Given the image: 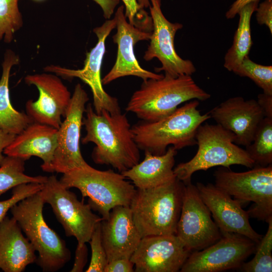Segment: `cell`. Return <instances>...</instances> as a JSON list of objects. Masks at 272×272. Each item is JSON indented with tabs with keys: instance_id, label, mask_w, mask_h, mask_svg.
<instances>
[{
	"instance_id": "23",
	"label": "cell",
	"mask_w": 272,
	"mask_h": 272,
	"mask_svg": "<svg viewBox=\"0 0 272 272\" xmlns=\"http://www.w3.org/2000/svg\"><path fill=\"white\" fill-rule=\"evenodd\" d=\"M177 150L170 146L162 155L145 152V158L130 169L121 173L132 181L137 189H145L160 186L174 180L175 156Z\"/></svg>"
},
{
	"instance_id": "2",
	"label": "cell",
	"mask_w": 272,
	"mask_h": 272,
	"mask_svg": "<svg viewBox=\"0 0 272 272\" xmlns=\"http://www.w3.org/2000/svg\"><path fill=\"white\" fill-rule=\"evenodd\" d=\"M197 100L185 103L169 115L156 121H142L131 126L134 140L140 150L154 155L164 154L169 146L177 151L196 145L198 127L211 118L201 114Z\"/></svg>"
},
{
	"instance_id": "14",
	"label": "cell",
	"mask_w": 272,
	"mask_h": 272,
	"mask_svg": "<svg viewBox=\"0 0 272 272\" xmlns=\"http://www.w3.org/2000/svg\"><path fill=\"white\" fill-rule=\"evenodd\" d=\"M149 7L153 24L150 43L145 52L144 59L150 61L157 58L161 63L156 72L164 71L165 74L176 78L181 75L191 76L196 71L192 62L180 57L174 48L176 32L183 27L179 23H171L163 15L161 0H150Z\"/></svg>"
},
{
	"instance_id": "6",
	"label": "cell",
	"mask_w": 272,
	"mask_h": 272,
	"mask_svg": "<svg viewBox=\"0 0 272 272\" xmlns=\"http://www.w3.org/2000/svg\"><path fill=\"white\" fill-rule=\"evenodd\" d=\"M40 191L21 200L11 209L13 217L38 253L36 263L45 272H55L71 259L65 241L46 223Z\"/></svg>"
},
{
	"instance_id": "33",
	"label": "cell",
	"mask_w": 272,
	"mask_h": 272,
	"mask_svg": "<svg viewBox=\"0 0 272 272\" xmlns=\"http://www.w3.org/2000/svg\"><path fill=\"white\" fill-rule=\"evenodd\" d=\"M124 4L125 16L132 25L152 31L153 24L151 16L142 9L137 0H122Z\"/></svg>"
},
{
	"instance_id": "1",
	"label": "cell",
	"mask_w": 272,
	"mask_h": 272,
	"mask_svg": "<svg viewBox=\"0 0 272 272\" xmlns=\"http://www.w3.org/2000/svg\"><path fill=\"white\" fill-rule=\"evenodd\" d=\"M83 117L86 134L82 143L95 144L92 154L94 162L110 166L120 173L139 163L140 149L125 114L106 110L97 113L89 104Z\"/></svg>"
},
{
	"instance_id": "8",
	"label": "cell",
	"mask_w": 272,
	"mask_h": 272,
	"mask_svg": "<svg viewBox=\"0 0 272 272\" xmlns=\"http://www.w3.org/2000/svg\"><path fill=\"white\" fill-rule=\"evenodd\" d=\"M215 185L236 199L252 201L247 211L249 218L268 222L272 218V165L254 166L243 172L219 168L215 171Z\"/></svg>"
},
{
	"instance_id": "34",
	"label": "cell",
	"mask_w": 272,
	"mask_h": 272,
	"mask_svg": "<svg viewBox=\"0 0 272 272\" xmlns=\"http://www.w3.org/2000/svg\"><path fill=\"white\" fill-rule=\"evenodd\" d=\"M256 18L260 25H265L272 34V0H265L256 9Z\"/></svg>"
},
{
	"instance_id": "30",
	"label": "cell",
	"mask_w": 272,
	"mask_h": 272,
	"mask_svg": "<svg viewBox=\"0 0 272 272\" xmlns=\"http://www.w3.org/2000/svg\"><path fill=\"white\" fill-rule=\"evenodd\" d=\"M240 77L251 79L263 92L272 95V66L263 65L252 61L248 55L233 71Z\"/></svg>"
},
{
	"instance_id": "13",
	"label": "cell",
	"mask_w": 272,
	"mask_h": 272,
	"mask_svg": "<svg viewBox=\"0 0 272 272\" xmlns=\"http://www.w3.org/2000/svg\"><path fill=\"white\" fill-rule=\"evenodd\" d=\"M176 236L191 252L211 245L222 236L195 185L185 184Z\"/></svg>"
},
{
	"instance_id": "15",
	"label": "cell",
	"mask_w": 272,
	"mask_h": 272,
	"mask_svg": "<svg viewBox=\"0 0 272 272\" xmlns=\"http://www.w3.org/2000/svg\"><path fill=\"white\" fill-rule=\"evenodd\" d=\"M124 6H119L115 12L116 32L113 41L117 45L116 59L112 69L101 80L103 85H107L118 78L135 76L143 81L158 79L163 75L158 74L142 68L134 52V46L140 41L150 40L152 32L129 23L125 16Z\"/></svg>"
},
{
	"instance_id": "18",
	"label": "cell",
	"mask_w": 272,
	"mask_h": 272,
	"mask_svg": "<svg viewBox=\"0 0 272 272\" xmlns=\"http://www.w3.org/2000/svg\"><path fill=\"white\" fill-rule=\"evenodd\" d=\"M195 186L221 233H237L246 236L256 244L259 242L263 235L252 228L249 216L242 209L239 200L233 199L215 184L197 182Z\"/></svg>"
},
{
	"instance_id": "9",
	"label": "cell",
	"mask_w": 272,
	"mask_h": 272,
	"mask_svg": "<svg viewBox=\"0 0 272 272\" xmlns=\"http://www.w3.org/2000/svg\"><path fill=\"white\" fill-rule=\"evenodd\" d=\"M40 193L44 203L50 205L66 236L75 237L78 245L89 242L102 217L94 214L89 204L78 200L54 175L47 177Z\"/></svg>"
},
{
	"instance_id": "25",
	"label": "cell",
	"mask_w": 272,
	"mask_h": 272,
	"mask_svg": "<svg viewBox=\"0 0 272 272\" xmlns=\"http://www.w3.org/2000/svg\"><path fill=\"white\" fill-rule=\"evenodd\" d=\"M259 1L252 2L239 12V21L235 32L233 44L224 57V66L232 72L248 55L252 44L250 21L253 13L258 7Z\"/></svg>"
},
{
	"instance_id": "28",
	"label": "cell",
	"mask_w": 272,
	"mask_h": 272,
	"mask_svg": "<svg viewBox=\"0 0 272 272\" xmlns=\"http://www.w3.org/2000/svg\"><path fill=\"white\" fill-rule=\"evenodd\" d=\"M268 229L257 244L254 257L244 262L238 269L245 272L272 271V218L267 222Z\"/></svg>"
},
{
	"instance_id": "38",
	"label": "cell",
	"mask_w": 272,
	"mask_h": 272,
	"mask_svg": "<svg viewBox=\"0 0 272 272\" xmlns=\"http://www.w3.org/2000/svg\"><path fill=\"white\" fill-rule=\"evenodd\" d=\"M102 9L104 17L110 19L120 0H93Z\"/></svg>"
},
{
	"instance_id": "37",
	"label": "cell",
	"mask_w": 272,
	"mask_h": 272,
	"mask_svg": "<svg viewBox=\"0 0 272 272\" xmlns=\"http://www.w3.org/2000/svg\"><path fill=\"white\" fill-rule=\"evenodd\" d=\"M256 101L263 112L264 117L272 118V95L263 92L257 96Z\"/></svg>"
},
{
	"instance_id": "19",
	"label": "cell",
	"mask_w": 272,
	"mask_h": 272,
	"mask_svg": "<svg viewBox=\"0 0 272 272\" xmlns=\"http://www.w3.org/2000/svg\"><path fill=\"white\" fill-rule=\"evenodd\" d=\"M209 112L217 124L234 134L236 145L244 147L251 143L264 117L256 100L239 96L228 99Z\"/></svg>"
},
{
	"instance_id": "16",
	"label": "cell",
	"mask_w": 272,
	"mask_h": 272,
	"mask_svg": "<svg viewBox=\"0 0 272 272\" xmlns=\"http://www.w3.org/2000/svg\"><path fill=\"white\" fill-rule=\"evenodd\" d=\"M192 252L175 234L142 237L130 259L136 272L179 271Z\"/></svg>"
},
{
	"instance_id": "17",
	"label": "cell",
	"mask_w": 272,
	"mask_h": 272,
	"mask_svg": "<svg viewBox=\"0 0 272 272\" xmlns=\"http://www.w3.org/2000/svg\"><path fill=\"white\" fill-rule=\"evenodd\" d=\"M25 81L28 85H35L39 92L36 101L29 100L26 103L27 114L33 122L58 129L72 97L67 87L57 75L50 74L28 75Z\"/></svg>"
},
{
	"instance_id": "12",
	"label": "cell",
	"mask_w": 272,
	"mask_h": 272,
	"mask_svg": "<svg viewBox=\"0 0 272 272\" xmlns=\"http://www.w3.org/2000/svg\"><path fill=\"white\" fill-rule=\"evenodd\" d=\"M257 244L241 234L224 232L215 243L192 252L181 272H220L239 269L255 252Z\"/></svg>"
},
{
	"instance_id": "10",
	"label": "cell",
	"mask_w": 272,
	"mask_h": 272,
	"mask_svg": "<svg viewBox=\"0 0 272 272\" xmlns=\"http://www.w3.org/2000/svg\"><path fill=\"white\" fill-rule=\"evenodd\" d=\"M115 27V21L113 18L107 20L101 26L93 29L98 41L96 45L87 53L82 69L72 70L54 65L44 68L45 72L54 73L64 79L78 78L87 84L91 89L95 111L98 114L103 110L111 113L121 112L117 99L105 91L101 78V65L105 52V41Z\"/></svg>"
},
{
	"instance_id": "24",
	"label": "cell",
	"mask_w": 272,
	"mask_h": 272,
	"mask_svg": "<svg viewBox=\"0 0 272 272\" xmlns=\"http://www.w3.org/2000/svg\"><path fill=\"white\" fill-rule=\"evenodd\" d=\"M19 62L18 56L11 50L6 52L2 63L0 80V127L6 131L17 135L33 120L26 113L16 110L12 105L9 89L10 72L12 66Z\"/></svg>"
},
{
	"instance_id": "11",
	"label": "cell",
	"mask_w": 272,
	"mask_h": 272,
	"mask_svg": "<svg viewBox=\"0 0 272 272\" xmlns=\"http://www.w3.org/2000/svg\"><path fill=\"white\" fill-rule=\"evenodd\" d=\"M88 100L87 93L80 84H77L64 119L58 129L57 147L49 172L64 174L88 165L81 154L80 145L83 116Z\"/></svg>"
},
{
	"instance_id": "32",
	"label": "cell",
	"mask_w": 272,
	"mask_h": 272,
	"mask_svg": "<svg viewBox=\"0 0 272 272\" xmlns=\"http://www.w3.org/2000/svg\"><path fill=\"white\" fill-rule=\"evenodd\" d=\"M44 183H27L19 184L13 188L12 195L9 199L0 201V223L8 211L21 200L40 191Z\"/></svg>"
},
{
	"instance_id": "31",
	"label": "cell",
	"mask_w": 272,
	"mask_h": 272,
	"mask_svg": "<svg viewBox=\"0 0 272 272\" xmlns=\"http://www.w3.org/2000/svg\"><path fill=\"white\" fill-rule=\"evenodd\" d=\"M101 222L96 225L89 241L92 253L90 262L86 272H104L108 263L102 241Z\"/></svg>"
},
{
	"instance_id": "36",
	"label": "cell",
	"mask_w": 272,
	"mask_h": 272,
	"mask_svg": "<svg viewBox=\"0 0 272 272\" xmlns=\"http://www.w3.org/2000/svg\"><path fill=\"white\" fill-rule=\"evenodd\" d=\"M88 259V248L86 243L77 245L75 251V261L71 272H82L84 270Z\"/></svg>"
},
{
	"instance_id": "39",
	"label": "cell",
	"mask_w": 272,
	"mask_h": 272,
	"mask_svg": "<svg viewBox=\"0 0 272 272\" xmlns=\"http://www.w3.org/2000/svg\"><path fill=\"white\" fill-rule=\"evenodd\" d=\"M259 0H236L231 5L226 13V17L228 19L234 18L238 14L240 10L247 4Z\"/></svg>"
},
{
	"instance_id": "35",
	"label": "cell",
	"mask_w": 272,
	"mask_h": 272,
	"mask_svg": "<svg viewBox=\"0 0 272 272\" xmlns=\"http://www.w3.org/2000/svg\"><path fill=\"white\" fill-rule=\"evenodd\" d=\"M133 267L130 259L118 258L108 262L104 272H133Z\"/></svg>"
},
{
	"instance_id": "42",
	"label": "cell",
	"mask_w": 272,
	"mask_h": 272,
	"mask_svg": "<svg viewBox=\"0 0 272 272\" xmlns=\"http://www.w3.org/2000/svg\"><path fill=\"white\" fill-rule=\"evenodd\" d=\"M34 1H43V0H34Z\"/></svg>"
},
{
	"instance_id": "27",
	"label": "cell",
	"mask_w": 272,
	"mask_h": 272,
	"mask_svg": "<svg viewBox=\"0 0 272 272\" xmlns=\"http://www.w3.org/2000/svg\"><path fill=\"white\" fill-rule=\"evenodd\" d=\"M246 148L254 166L265 167L272 164V118L264 117L252 142Z\"/></svg>"
},
{
	"instance_id": "20",
	"label": "cell",
	"mask_w": 272,
	"mask_h": 272,
	"mask_svg": "<svg viewBox=\"0 0 272 272\" xmlns=\"http://www.w3.org/2000/svg\"><path fill=\"white\" fill-rule=\"evenodd\" d=\"M101 238L108 262L118 258L130 259L142 236L137 228L129 207L118 206L101 222Z\"/></svg>"
},
{
	"instance_id": "3",
	"label": "cell",
	"mask_w": 272,
	"mask_h": 272,
	"mask_svg": "<svg viewBox=\"0 0 272 272\" xmlns=\"http://www.w3.org/2000/svg\"><path fill=\"white\" fill-rule=\"evenodd\" d=\"M210 97L191 76L173 78L165 74L160 79L143 81L140 89L132 95L125 109L142 121L153 122L171 114L184 102L205 101Z\"/></svg>"
},
{
	"instance_id": "7",
	"label": "cell",
	"mask_w": 272,
	"mask_h": 272,
	"mask_svg": "<svg viewBox=\"0 0 272 272\" xmlns=\"http://www.w3.org/2000/svg\"><path fill=\"white\" fill-rule=\"evenodd\" d=\"M120 173L101 171L89 164L63 174L59 181L66 188L78 189L83 198L88 197L92 210L107 219L115 207H129L136 189Z\"/></svg>"
},
{
	"instance_id": "21",
	"label": "cell",
	"mask_w": 272,
	"mask_h": 272,
	"mask_svg": "<svg viewBox=\"0 0 272 272\" xmlns=\"http://www.w3.org/2000/svg\"><path fill=\"white\" fill-rule=\"evenodd\" d=\"M58 129L49 125L33 122L4 150L6 156L27 160L32 156L43 162L42 169L49 172L57 147Z\"/></svg>"
},
{
	"instance_id": "41",
	"label": "cell",
	"mask_w": 272,
	"mask_h": 272,
	"mask_svg": "<svg viewBox=\"0 0 272 272\" xmlns=\"http://www.w3.org/2000/svg\"><path fill=\"white\" fill-rule=\"evenodd\" d=\"M137 1L140 7L143 9L148 8L150 6V0H137Z\"/></svg>"
},
{
	"instance_id": "29",
	"label": "cell",
	"mask_w": 272,
	"mask_h": 272,
	"mask_svg": "<svg viewBox=\"0 0 272 272\" xmlns=\"http://www.w3.org/2000/svg\"><path fill=\"white\" fill-rule=\"evenodd\" d=\"M18 0H0V41L10 43L15 33L23 26Z\"/></svg>"
},
{
	"instance_id": "22",
	"label": "cell",
	"mask_w": 272,
	"mask_h": 272,
	"mask_svg": "<svg viewBox=\"0 0 272 272\" xmlns=\"http://www.w3.org/2000/svg\"><path fill=\"white\" fill-rule=\"evenodd\" d=\"M17 221L6 216L0 223V269L22 272L36 262L35 250Z\"/></svg>"
},
{
	"instance_id": "26",
	"label": "cell",
	"mask_w": 272,
	"mask_h": 272,
	"mask_svg": "<svg viewBox=\"0 0 272 272\" xmlns=\"http://www.w3.org/2000/svg\"><path fill=\"white\" fill-rule=\"evenodd\" d=\"M25 161L17 157H5L0 163V196L21 184L44 183L46 181L47 176H31L25 174Z\"/></svg>"
},
{
	"instance_id": "40",
	"label": "cell",
	"mask_w": 272,
	"mask_h": 272,
	"mask_svg": "<svg viewBox=\"0 0 272 272\" xmlns=\"http://www.w3.org/2000/svg\"><path fill=\"white\" fill-rule=\"evenodd\" d=\"M16 135L0 127V163L5 157L3 154L4 150L13 142Z\"/></svg>"
},
{
	"instance_id": "5",
	"label": "cell",
	"mask_w": 272,
	"mask_h": 272,
	"mask_svg": "<svg viewBox=\"0 0 272 272\" xmlns=\"http://www.w3.org/2000/svg\"><path fill=\"white\" fill-rule=\"evenodd\" d=\"M197 151L189 161L181 163L174 168L176 177L184 184L191 182L195 172L215 166L230 170L233 165L252 168L254 162L246 150L235 143V137L231 131L218 124L206 123L200 125L195 134Z\"/></svg>"
},
{
	"instance_id": "4",
	"label": "cell",
	"mask_w": 272,
	"mask_h": 272,
	"mask_svg": "<svg viewBox=\"0 0 272 272\" xmlns=\"http://www.w3.org/2000/svg\"><path fill=\"white\" fill-rule=\"evenodd\" d=\"M185 184L174 180L154 188L137 189L129 208L142 237L175 234Z\"/></svg>"
}]
</instances>
